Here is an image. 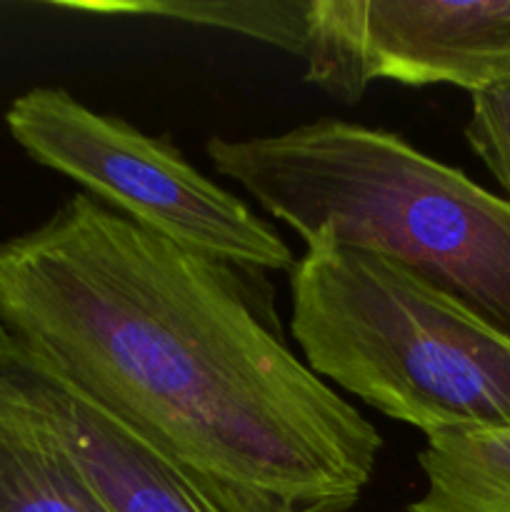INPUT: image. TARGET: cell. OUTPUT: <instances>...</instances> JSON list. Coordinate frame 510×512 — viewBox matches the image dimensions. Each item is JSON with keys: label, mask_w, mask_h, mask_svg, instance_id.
<instances>
[{"label": "cell", "mask_w": 510, "mask_h": 512, "mask_svg": "<svg viewBox=\"0 0 510 512\" xmlns=\"http://www.w3.org/2000/svg\"><path fill=\"white\" fill-rule=\"evenodd\" d=\"M248 275L78 193L0 240V328L230 512H353L380 433Z\"/></svg>", "instance_id": "obj_1"}, {"label": "cell", "mask_w": 510, "mask_h": 512, "mask_svg": "<svg viewBox=\"0 0 510 512\" xmlns=\"http://www.w3.org/2000/svg\"><path fill=\"white\" fill-rule=\"evenodd\" d=\"M305 248L338 245L403 265L510 338V200L403 135L320 118L205 145Z\"/></svg>", "instance_id": "obj_2"}, {"label": "cell", "mask_w": 510, "mask_h": 512, "mask_svg": "<svg viewBox=\"0 0 510 512\" xmlns=\"http://www.w3.org/2000/svg\"><path fill=\"white\" fill-rule=\"evenodd\" d=\"M290 330L320 380L425 438L510 430L508 335L393 260L305 248Z\"/></svg>", "instance_id": "obj_3"}, {"label": "cell", "mask_w": 510, "mask_h": 512, "mask_svg": "<svg viewBox=\"0 0 510 512\" xmlns=\"http://www.w3.org/2000/svg\"><path fill=\"white\" fill-rule=\"evenodd\" d=\"M18 148L138 228L243 273L290 270L293 250L238 195L200 173L168 140L38 85L5 110Z\"/></svg>", "instance_id": "obj_4"}, {"label": "cell", "mask_w": 510, "mask_h": 512, "mask_svg": "<svg viewBox=\"0 0 510 512\" xmlns=\"http://www.w3.org/2000/svg\"><path fill=\"white\" fill-rule=\"evenodd\" d=\"M510 78V0H318L305 80L358 103L370 80L455 85Z\"/></svg>", "instance_id": "obj_5"}, {"label": "cell", "mask_w": 510, "mask_h": 512, "mask_svg": "<svg viewBox=\"0 0 510 512\" xmlns=\"http://www.w3.org/2000/svg\"><path fill=\"white\" fill-rule=\"evenodd\" d=\"M0 400L68 458L110 512H230L3 328Z\"/></svg>", "instance_id": "obj_6"}, {"label": "cell", "mask_w": 510, "mask_h": 512, "mask_svg": "<svg viewBox=\"0 0 510 512\" xmlns=\"http://www.w3.org/2000/svg\"><path fill=\"white\" fill-rule=\"evenodd\" d=\"M418 463L425 493L400 512H510V430L435 435Z\"/></svg>", "instance_id": "obj_7"}, {"label": "cell", "mask_w": 510, "mask_h": 512, "mask_svg": "<svg viewBox=\"0 0 510 512\" xmlns=\"http://www.w3.org/2000/svg\"><path fill=\"white\" fill-rule=\"evenodd\" d=\"M58 8L85 13L153 15L245 35L308 63L318 33V0H70Z\"/></svg>", "instance_id": "obj_8"}, {"label": "cell", "mask_w": 510, "mask_h": 512, "mask_svg": "<svg viewBox=\"0 0 510 512\" xmlns=\"http://www.w3.org/2000/svg\"><path fill=\"white\" fill-rule=\"evenodd\" d=\"M0 512H110L68 458L3 400Z\"/></svg>", "instance_id": "obj_9"}, {"label": "cell", "mask_w": 510, "mask_h": 512, "mask_svg": "<svg viewBox=\"0 0 510 512\" xmlns=\"http://www.w3.org/2000/svg\"><path fill=\"white\" fill-rule=\"evenodd\" d=\"M465 140L510 200V78L470 93Z\"/></svg>", "instance_id": "obj_10"}]
</instances>
